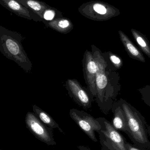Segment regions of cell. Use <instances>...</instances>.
<instances>
[{
	"label": "cell",
	"instance_id": "14",
	"mask_svg": "<svg viewBox=\"0 0 150 150\" xmlns=\"http://www.w3.org/2000/svg\"><path fill=\"white\" fill-rule=\"evenodd\" d=\"M7 4L9 8L13 10L16 11H19V12H23L24 13V11H23V9L22 6L14 0H9L7 2Z\"/></svg>",
	"mask_w": 150,
	"mask_h": 150
},
{
	"label": "cell",
	"instance_id": "13",
	"mask_svg": "<svg viewBox=\"0 0 150 150\" xmlns=\"http://www.w3.org/2000/svg\"><path fill=\"white\" fill-rule=\"evenodd\" d=\"M70 23L67 20H62L59 21L57 24V26H55V29H57L60 32H65L70 29Z\"/></svg>",
	"mask_w": 150,
	"mask_h": 150
},
{
	"label": "cell",
	"instance_id": "5",
	"mask_svg": "<svg viewBox=\"0 0 150 150\" xmlns=\"http://www.w3.org/2000/svg\"><path fill=\"white\" fill-rule=\"evenodd\" d=\"M69 114L71 119L91 140L95 142H98L95 132L98 133L102 127L97 119L86 112L75 108L70 109Z\"/></svg>",
	"mask_w": 150,
	"mask_h": 150
},
{
	"label": "cell",
	"instance_id": "19",
	"mask_svg": "<svg viewBox=\"0 0 150 150\" xmlns=\"http://www.w3.org/2000/svg\"><path fill=\"white\" fill-rule=\"evenodd\" d=\"M126 147L128 150H144L137 147L135 144H132L128 142H126Z\"/></svg>",
	"mask_w": 150,
	"mask_h": 150
},
{
	"label": "cell",
	"instance_id": "4",
	"mask_svg": "<svg viewBox=\"0 0 150 150\" xmlns=\"http://www.w3.org/2000/svg\"><path fill=\"white\" fill-rule=\"evenodd\" d=\"M26 128L38 140L48 145H55L53 129L41 121L33 112H28L25 119Z\"/></svg>",
	"mask_w": 150,
	"mask_h": 150
},
{
	"label": "cell",
	"instance_id": "11",
	"mask_svg": "<svg viewBox=\"0 0 150 150\" xmlns=\"http://www.w3.org/2000/svg\"><path fill=\"white\" fill-rule=\"evenodd\" d=\"M121 40L130 58L144 62L145 59L142 53L125 35L121 34Z\"/></svg>",
	"mask_w": 150,
	"mask_h": 150
},
{
	"label": "cell",
	"instance_id": "15",
	"mask_svg": "<svg viewBox=\"0 0 150 150\" xmlns=\"http://www.w3.org/2000/svg\"><path fill=\"white\" fill-rule=\"evenodd\" d=\"M109 56L111 62H112L113 64L116 68H119L121 67L122 62L121 60L119 57L112 53H110V54H109Z\"/></svg>",
	"mask_w": 150,
	"mask_h": 150
},
{
	"label": "cell",
	"instance_id": "7",
	"mask_svg": "<svg viewBox=\"0 0 150 150\" xmlns=\"http://www.w3.org/2000/svg\"><path fill=\"white\" fill-rule=\"evenodd\" d=\"M83 70L88 90L93 97L97 96L96 75L97 66L92 52L86 50L82 60Z\"/></svg>",
	"mask_w": 150,
	"mask_h": 150
},
{
	"label": "cell",
	"instance_id": "10",
	"mask_svg": "<svg viewBox=\"0 0 150 150\" xmlns=\"http://www.w3.org/2000/svg\"><path fill=\"white\" fill-rule=\"evenodd\" d=\"M112 124L116 130L127 133V120L122 107H118L114 110V117Z\"/></svg>",
	"mask_w": 150,
	"mask_h": 150
},
{
	"label": "cell",
	"instance_id": "16",
	"mask_svg": "<svg viewBox=\"0 0 150 150\" xmlns=\"http://www.w3.org/2000/svg\"><path fill=\"white\" fill-rule=\"evenodd\" d=\"M27 4L30 8L36 11H39L41 9V7L40 4L35 1L30 0L27 1Z\"/></svg>",
	"mask_w": 150,
	"mask_h": 150
},
{
	"label": "cell",
	"instance_id": "18",
	"mask_svg": "<svg viewBox=\"0 0 150 150\" xmlns=\"http://www.w3.org/2000/svg\"><path fill=\"white\" fill-rule=\"evenodd\" d=\"M55 16V13L51 10L47 11L44 15V18L47 20H51Z\"/></svg>",
	"mask_w": 150,
	"mask_h": 150
},
{
	"label": "cell",
	"instance_id": "17",
	"mask_svg": "<svg viewBox=\"0 0 150 150\" xmlns=\"http://www.w3.org/2000/svg\"><path fill=\"white\" fill-rule=\"evenodd\" d=\"M94 10L100 14H105L106 13V9L103 5L99 4H95L93 6Z\"/></svg>",
	"mask_w": 150,
	"mask_h": 150
},
{
	"label": "cell",
	"instance_id": "20",
	"mask_svg": "<svg viewBox=\"0 0 150 150\" xmlns=\"http://www.w3.org/2000/svg\"><path fill=\"white\" fill-rule=\"evenodd\" d=\"M77 148L79 150H92L88 147H86V146H82V145L77 146Z\"/></svg>",
	"mask_w": 150,
	"mask_h": 150
},
{
	"label": "cell",
	"instance_id": "12",
	"mask_svg": "<svg viewBox=\"0 0 150 150\" xmlns=\"http://www.w3.org/2000/svg\"><path fill=\"white\" fill-rule=\"evenodd\" d=\"M134 36L137 44L143 52L146 54L149 58H150V45L148 41L144 39L143 37L139 36V34L134 33Z\"/></svg>",
	"mask_w": 150,
	"mask_h": 150
},
{
	"label": "cell",
	"instance_id": "8",
	"mask_svg": "<svg viewBox=\"0 0 150 150\" xmlns=\"http://www.w3.org/2000/svg\"><path fill=\"white\" fill-rule=\"evenodd\" d=\"M65 86L70 96L74 101L85 109L91 107V100L89 92L76 79H68Z\"/></svg>",
	"mask_w": 150,
	"mask_h": 150
},
{
	"label": "cell",
	"instance_id": "9",
	"mask_svg": "<svg viewBox=\"0 0 150 150\" xmlns=\"http://www.w3.org/2000/svg\"><path fill=\"white\" fill-rule=\"evenodd\" d=\"M33 111L35 115L44 124H45L52 129H58V130L62 134H64V132L60 128L58 123L46 112H45L35 105L33 106Z\"/></svg>",
	"mask_w": 150,
	"mask_h": 150
},
{
	"label": "cell",
	"instance_id": "6",
	"mask_svg": "<svg viewBox=\"0 0 150 150\" xmlns=\"http://www.w3.org/2000/svg\"><path fill=\"white\" fill-rule=\"evenodd\" d=\"M92 54L97 66L96 86L97 96L99 101L102 103L104 101L105 90L108 83V79L106 74L107 63L100 51L94 45L92 46Z\"/></svg>",
	"mask_w": 150,
	"mask_h": 150
},
{
	"label": "cell",
	"instance_id": "2",
	"mask_svg": "<svg viewBox=\"0 0 150 150\" xmlns=\"http://www.w3.org/2000/svg\"><path fill=\"white\" fill-rule=\"evenodd\" d=\"M21 39L11 34H2L0 40V51L7 59L15 62L26 73L31 72L32 64L21 43Z\"/></svg>",
	"mask_w": 150,
	"mask_h": 150
},
{
	"label": "cell",
	"instance_id": "1",
	"mask_svg": "<svg viewBox=\"0 0 150 150\" xmlns=\"http://www.w3.org/2000/svg\"><path fill=\"white\" fill-rule=\"evenodd\" d=\"M122 109L127 120V131L126 133L134 144L144 150H150V126L141 115L124 103Z\"/></svg>",
	"mask_w": 150,
	"mask_h": 150
},
{
	"label": "cell",
	"instance_id": "3",
	"mask_svg": "<svg viewBox=\"0 0 150 150\" xmlns=\"http://www.w3.org/2000/svg\"><path fill=\"white\" fill-rule=\"evenodd\" d=\"M97 120L102 127L97 133L101 150H128L126 147V139L110 122L105 118H98Z\"/></svg>",
	"mask_w": 150,
	"mask_h": 150
},
{
	"label": "cell",
	"instance_id": "21",
	"mask_svg": "<svg viewBox=\"0 0 150 150\" xmlns=\"http://www.w3.org/2000/svg\"></svg>",
	"mask_w": 150,
	"mask_h": 150
}]
</instances>
